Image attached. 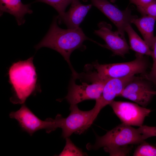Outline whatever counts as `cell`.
<instances>
[{"instance_id":"cell-1","label":"cell","mask_w":156,"mask_h":156,"mask_svg":"<svg viewBox=\"0 0 156 156\" xmlns=\"http://www.w3.org/2000/svg\"><path fill=\"white\" fill-rule=\"evenodd\" d=\"M57 16L54 18L50 28L41 41L35 46L38 50L47 47L60 53L68 63L72 73L76 72L70 63V57L75 49L85 47L83 42L87 40L97 43L87 36L80 27L76 29H63L57 25Z\"/></svg>"},{"instance_id":"cell-2","label":"cell","mask_w":156,"mask_h":156,"mask_svg":"<svg viewBox=\"0 0 156 156\" xmlns=\"http://www.w3.org/2000/svg\"><path fill=\"white\" fill-rule=\"evenodd\" d=\"M33 60L32 56L14 62L8 70L9 81L13 92L10 100L13 104H24L29 96L40 91Z\"/></svg>"},{"instance_id":"cell-3","label":"cell","mask_w":156,"mask_h":156,"mask_svg":"<svg viewBox=\"0 0 156 156\" xmlns=\"http://www.w3.org/2000/svg\"><path fill=\"white\" fill-rule=\"evenodd\" d=\"M85 69V72L72 74L68 93L65 98L70 105L86 100H96L101 95L107 81L101 79L92 71Z\"/></svg>"},{"instance_id":"cell-4","label":"cell","mask_w":156,"mask_h":156,"mask_svg":"<svg viewBox=\"0 0 156 156\" xmlns=\"http://www.w3.org/2000/svg\"><path fill=\"white\" fill-rule=\"evenodd\" d=\"M135 56V59L130 62L104 64L96 62L86 66L100 78L106 80L145 74L149 66L148 60L144 55L136 53Z\"/></svg>"},{"instance_id":"cell-5","label":"cell","mask_w":156,"mask_h":156,"mask_svg":"<svg viewBox=\"0 0 156 156\" xmlns=\"http://www.w3.org/2000/svg\"><path fill=\"white\" fill-rule=\"evenodd\" d=\"M70 113L66 118L58 114L55 119L57 129H62V136L64 138L69 137L73 133L81 134L92 125L99 113L94 108L88 111H82L77 105H71Z\"/></svg>"},{"instance_id":"cell-6","label":"cell","mask_w":156,"mask_h":156,"mask_svg":"<svg viewBox=\"0 0 156 156\" xmlns=\"http://www.w3.org/2000/svg\"><path fill=\"white\" fill-rule=\"evenodd\" d=\"M95 144L91 148H110L139 144L144 141L138 128L122 123L107 131L102 136H96Z\"/></svg>"},{"instance_id":"cell-7","label":"cell","mask_w":156,"mask_h":156,"mask_svg":"<svg viewBox=\"0 0 156 156\" xmlns=\"http://www.w3.org/2000/svg\"><path fill=\"white\" fill-rule=\"evenodd\" d=\"M9 116L16 119L22 130L30 136L40 130L45 129L47 133H49L57 129L54 119L49 118L44 120H41L24 103L19 110L11 112Z\"/></svg>"},{"instance_id":"cell-8","label":"cell","mask_w":156,"mask_h":156,"mask_svg":"<svg viewBox=\"0 0 156 156\" xmlns=\"http://www.w3.org/2000/svg\"><path fill=\"white\" fill-rule=\"evenodd\" d=\"M90 1L92 5L99 9L116 26L121 37L125 39V27L131 25L132 20L138 16L132 14L131 10L128 7L121 10L107 0Z\"/></svg>"},{"instance_id":"cell-9","label":"cell","mask_w":156,"mask_h":156,"mask_svg":"<svg viewBox=\"0 0 156 156\" xmlns=\"http://www.w3.org/2000/svg\"><path fill=\"white\" fill-rule=\"evenodd\" d=\"M109 105L122 122L129 126H142L145 118L151 110L137 103L113 101Z\"/></svg>"},{"instance_id":"cell-10","label":"cell","mask_w":156,"mask_h":156,"mask_svg":"<svg viewBox=\"0 0 156 156\" xmlns=\"http://www.w3.org/2000/svg\"><path fill=\"white\" fill-rule=\"evenodd\" d=\"M98 26L99 29L94 30V33L103 40L105 43H99V45L111 51L114 55L124 57L129 53L130 48L126 39L122 38L117 31H112L110 24L103 21Z\"/></svg>"},{"instance_id":"cell-11","label":"cell","mask_w":156,"mask_h":156,"mask_svg":"<svg viewBox=\"0 0 156 156\" xmlns=\"http://www.w3.org/2000/svg\"><path fill=\"white\" fill-rule=\"evenodd\" d=\"M154 91L150 83L135 77L125 86L119 96L145 107L154 95Z\"/></svg>"},{"instance_id":"cell-12","label":"cell","mask_w":156,"mask_h":156,"mask_svg":"<svg viewBox=\"0 0 156 156\" xmlns=\"http://www.w3.org/2000/svg\"><path fill=\"white\" fill-rule=\"evenodd\" d=\"M135 77L131 75L120 78H113L106 82L100 97L96 100L94 107L99 113L105 107L119 96L125 86Z\"/></svg>"},{"instance_id":"cell-13","label":"cell","mask_w":156,"mask_h":156,"mask_svg":"<svg viewBox=\"0 0 156 156\" xmlns=\"http://www.w3.org/2000/svg\"><path fill=\"white\" fill-rule=\"evenodd\" d=\"M80 0H73L68 10L62 16H57V22L65 24L68 29H76L84 20L92 5H84Z\"/></svg>"},{"instance_id":"cell-14","label":"cell","mask_w":156,"mask_h":156,"mask_svg":"<svg viewBox=\"0 0 156 156\" xmlns=\"http://www.w3.org/2000/svg\"><path fill=\"white\" fill-rule=\"evenodd\" d=\"M30 4H24L21 0H0V16L7 12L14 16L18 25H21L25 22L24 16L33 12Z\"/></svg>"},{"instance_id":"cell-15","label":"cell","mask_w":156,"mask_h":156,"mask_svg":"<svg viewBox=\"0 0 156 156\" xmlns=\"http://www.w3.org/2000/svg\"><path fill=\"white\" fill-rule=\"evenodd\" d=\"M156 17L148 15H144L140 18L133 19L131 23L138 28L142 35L144 41L152 50L155 36L154 29Z\"/></svg>"},{"instance_id":"cell-16","label":"cell","mask_w":156,"mask_h":156,"mask_svg":"<svg viewBox=\"0 0 156 156\" xmlns=\"http://www.w3.org/2000/svg\"><path fill=\"white\" fill-rule=\"evenodd\" d=\"M125 31L127 33L129 37L130 49L136 53L151 56L152 51L133 29L131 25L125 27Z\"/></svg>"},{"instance_id":"cell-17","label":"cell","mask_w":156,"mask_h":156,"mask_svg":"<svg viewBox=\"0 0 156 156\" xmlns=\"http://www.w3.org/2000/svg\"><path fill=\"white\" fill-rule=\"evenodd\" d=\"M73 0H36L34 3L42 2L52 7L58 12V16L62 15L65 12L67 6L71 4ZM86 1L87 0H82Z\"/></svg>"},{"instance_id":"cell-18","label":"cell","mask_w":156,"mask_h":156,"mask_svg":"<svg viewBox=\"0 0 156 156\" xmlns=\"http://www.w3.org/2000/svg\"><path fill=\"white\" fill-rule=\"evenodd\" d=\"M133 156H156V146L149 144L144 140L137 147Z\"/></svg>"},{"instance_id":"cell-19","label":"cell","mask_w":156,"mask_h":156,"mask_svg":"<svg viewBox=\"0 0 156 156\" xmlns=\"http://www.w3.org/2000/svg\"><path fill=\"white\" fill-rule=\"evenodd\" d=\"M65 146L59 156H84L86 154L83 152L80 148L77 147L70 138H66Z\"/></svg>"},{"instance_id":"cell-20","label":"cell","mask_w":156,"mask_h":156,"mask_svg":"<svg viewBox=\"0 0 156 156\" xmlns=\"http://www.w3.org/2000/svg\"><path fill=\"white\" fill-rule=\"evenodd\" d=\"M151 57L153 60L152 66L151 71L148 73L143 75V78L152 82L156 86V36H155Z\"/></svg>"},{"instance_id":"cell-21","label":"cell","mask_w":156,"mask_h":156,"mask_svg":"<svg viewBox=\"0 0 156 156\" xmlns=\"http://www.w3.org/2000/svg\"><path fill=\"white\" fill-rule=\"evenodd\" d=\"M138 11L143 16L148 15L156 17V0L142 6H137Z\"/></svg>"},{"instance_id":"cell-22","label":"cell","mask_w":156,"mask_h":156,"mask_svg":"<svg viewBox=\"0 0 156 156\" xmlns=\"http://www.w3.org/2000/svg\"><path fill=\"white\" fill-rule=\"evenodd\" d=\"M129 145L110 148H104V150L109 153L110 156H126L131 150Z\"/></svg>"},{"instance_id":"cell-23","label":"cell","mask_w":156,"mask_h":156,"mask_svg":"<svg viewBox=\"0 0 156 156\" xmlns=\"http://www.w3.org/2000/svg\"><path fill=\"white\" fill-rule=\"evenodd\" d=\"M138 129L144 140L150 137L156 136V127L142 125Z\"/></svg>"},{"instance_id":"cell-24","label":"cell","mask_w":156,"mask_h":156,"mask_svg":"<svg viewBox=\"0 0 156 156\" xmlns=\"http://www.w3.org/2000/svg\"><path fill=\"white\" fill-rule=\"evenodd\" d=\"M153 0H129L131 3L137 6H142L146 5Z\"/></svg>"},{"instance_id":"cell-25","label":"cell","mask_w":156,"mask_h":156,"mask_svg":"<svg viewBox=\"0 0 156 156\" xmlns=\"http://www.w3.org/2000/svg\"><path fill=\"white\" fill-rule=\"evenodd\" d=\"M109 1L112 3H114L116 1V0H109Z\"/></svg>"},{"instance_id":"cell-26","label":"cell","mask_w":156,"mask_h":156,"mask_svg":"<svg viewBox=\"0 0 156 156\" xmlns=\"http://www.w3.org/2000/svg\"><path fill=\"white\" fill-rule=\"evenodd\" d=\"M154 95H156V91H154Z\"/></svg>"}]
</instances>
